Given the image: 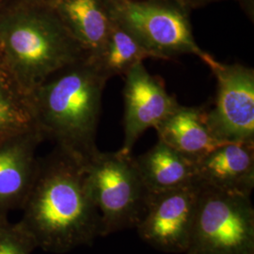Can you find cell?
Returning a JSON list of instances; mask_svg holds the SVG:
<instances>
[{
    "mask_svg": "<svg viewBox=\"0 0 254 254\" xmlns=\"http://www.w3.org/2000/svg\"><path fill=\"white\" fill-rule=\"evenodd\" d=\"M110 16L136 37L156 60L194 55L210 66L216 60L197 44L190 11L167 0H106Z\"/></svg>",
    "mask_w": 254,
    "mask_h": 254,
    "instance_id": "obj_4",
    "label": "cell"
},
{
    "mask_svg": "<svg viewBox=\"0 0 254 254\" xmlns=\"http://www.w3.org/2000/svg\"><path fill=\"white\" fill-rule=\"evenodd\" d=\"M209 67L217 78L213 106L205 108L212 135L221 144H254V69L218 61Z\"/></svg>",
    "mask_w": 254,
    "mask_h": 254,
    "instance_id": "obj_7",
    "label": "cell"
},
{
    "mask_svg": "<svg viewBox=\"0 0 254 254\" xmlns=\"http://www.w3.org/2000/svg\"><path fill=\"white\" fill-rule=\"evenodd\" d=\"M27 2H31V3H37V4H46L49 0H25Z\"/></svg>",
    "mask_w": 254,
    "mask_h": 254,
    "instance_id": "obj_20",
    "label": "cell"
},
{
    "mask_svg": "<svg viewBox=\"0 0 254 254\" xmlns=\"http://www.w3.org/2000/svg\"><path fill=\"white\" fill-rule=\"evenodd\" d=\"M36 241L21 221L11 222L0 213V254H32Z\"/></svg>",
    "mask_w": 254,
    "mask_h": 254,
    "instance_id": "obj_17",
    "label": "cell"
},
{
    "mask_svg": "<svg viewBox=\"0 0 254 254\" xmlns=\"http://www.w3.org/2000/svg\"><path fill=\"white\" fill-rule=\"evenodd\" d=\"M146 59H153V56L136 37L112 19L109 35L103 48L89 60L109 80L116 75L125 76L133 66L143 63Z\"/></svg>",
    "mask_w": 254,
    "mask_h": 254,
    "instance_id": "obj_15",
    "label": "cell"
},
{
    "mask_svg": "<svg viewBox=\"0 0 254 254\" xmlns=\"http://www.w3.org/2000/svg\"><path fill=\"white\" fill-rule=\"evenodd\" d=\"M85 58L47 4L0 0V64L27 94Z\"/></svg>",
    "mask_w": 254,
    "mask_h": 254,
    "instance_id": "obj_3",
    "label": "cell"
},
{
    "mask_svg": "<svg viewBox=\"0 0 254 254\" xmlns=\"http://www.w3.org/2000/svg\"><path fill=\"white\" fill-rule=\"evenodd\" d=\"M205 116V107H186L179 104L154 129L159 140L196 162L221 145L212 135Z\"/></svg>",
    "mask_w": 254,
    "mask_h": 254,
    "instance_id": "obj_13",
    "label": "cell"
},
{
    "mask_svg": "<svg viewBox=\"0 0 254 254\" xmlns=\"http://www.w3.org/2000/svg\"><path fill=\"white\" fill-rule=\"evenodd\" d=\"M35 125L30 95L0 64V140Z\"/></svg>",
    "mask_w": 254,
    "mask_h": 254,
    "instance_id": "obj_16",
    "label": "cell"
},
{
    "mask_svg": "<svg viewBox=\"0 0 254 254\" xmlns=\"http://www.w3.org/2000/svg\"><path fill=\"white\" fill-rule=\"evenodd\" d=\"M91 196L100 213L102 236L136 228L145 211L147 190L134 157L98 151L85 164Z\"/></svg>",
    "mask_w": 254,
    "mask_h": 254,
    "instance_id": "obj_5",
    "label": "cell"
},
{
    "mask_svg": "<svg viewBox=\"0 0 254 254\" xmlns=\"http://www.w3.org/2000/svg\"><path fill=\"white\" fill-rule=\"evenodd\" d=\"M200 187L197 184L149 193L145 211L136 225L140 238L169 254H184L190 241Z\"/></svg>",
    "mask_w": 254,
    "mask_h": 254,
    "instance_id": "obj_8",
    "label": "cell"
},
{
    "mask_svg": "<svg viewBox=\"0 0 254 254\" xmlns=\"http://www.w3.org/2000/svg\"><path fill=\"white\" fill-rule=\"evenodd\" d=\"M44 140L36 125L0 140V213L23 207L36 174L37 148Z\"/></svg>",
    "mask_w": 254,
    "mask_h": 254,
    "instance_id": "obj_10",
    "label": "cell"
},
{
    "mask_svg": "<svg viewBox=\"0 0 254 254\" xmlns=\"http://www.w3.org/2000/svg\"><path fill=\"white\" fill-rule=\"evenodd\" d=\"M200 187L190 241L185 254H254L251 195Z\"/></svg>",
    "mask_w": 254,
    "mask_h": 254,
    "instance_id": "obj_6",
    "label": "cell"
},
{
    "mask_svg": "<svg viewBox=\"0 0 254 254\" xmlns=\"http://www.w3.org/2000/svg\"><path fill=\"white\" fill-rule=\"evenodd\" d=\"M46 4L88 59L100 52L112 25L106 0H49Z\"/></svg>",
    "mask_w": 254,
    "mask_h": 254,
    "instance_id": "obj_12",
    "label": "cell"
},
{
    "mask_svg": "<svg viewBox=\"0 0 254 254\" xmlns=\"http://www.w3.org/2000/svg\"><path fill=\"white\" fill-rule=\"evenodd\" d=\"M250 18L254 19V0H238Z\"/></svg>",
    "mask_w": 254,
    "mask_h": 254,
    "instance_id": "obj_19",
    "label": "cell"
},
{
    "mask_svg": "<svg viewBox=\"0 0 254 254\" xmlns=\"http://www.w3.org/2000/svg\"><path fill=\"white\" fill-rule=\"evenodd\" d=\"M109 81L85 58L57 71L30 93L34 120L45 139L87 163L99 150L96 133Z\"/></svg>",
    "mask_w": 254,
    "mask_h": 254,
    "instance_id": "obj_2",
    "label": "cell"
},
{
    "mask_svg": "<svg viewBox=\"0 0 254 254\" xmlns=\"http://www.w3.org/2000/svg\"><path fill=\"white\" fill-rule=\"evenodd\" d=\"M134 159L149 193L176 190L195 183V162L159 139L145 154Z\"/></svg>",
    "mask_w": 254,
    "mask_h": 254,
    "instance_id": "obj_14",
    "label": "cell"
},
{
    "mask_svg": "<svg viewBox=\"0 0 254 254\" xmlns=\"http://www.w3.org/2000/svg\"><path fill=\"white\" fill-rule=\"evenodd\" d=\"M85 164L58 147L38 160L20 221L45 252L66 254L102 236Z\"/></svg>",
    "mask_w": 254,
    "mask_h": 254,
    "instance_id": "obj_1",
    "label": "cell"
},
{
    "mask_svg": "<svg viewBox=\"0 0 254 254\" xmlns=\"http://www.w3.org/2000/svg\"><path fill=\"white\" fill-rule=\"evenodd\" d=\"M195 183L201 187L252 195L254 144L218 146L195 162Z\"/></svg>",
    "mask_w": 254,
    "mask_h": 254,
    "instance_id": "obj_11",
    "label": "cell"
},
{
    "mask_svg": "<svg viewBox=\"0 0 254 254\" xmlns=\"http://www.w3.org/2000/svg\"><path fill=\"white\" fill-rule=\"evenodd\" d=\"M167 1L173 2L174 4L182 7L183 9L190 11L192 9L204 7L209 4L221 2V1H228V0H167ZM234 1H238V0H234Z\"/></svg>",
    "mask_w": 254,
    "mask_h": 254,
    "instance_id": "obj_18",
    "label": "cell"
},
{
    "mask_svg": "<svg viewBox=\"0 0 254 254\" xmlns=\"http://www.w3.org/2000/svg\"><path fill=\"white\" fill-rule=\"evenodd\" d=\"M125 78V139L119 151L131 154L146 130L157 127L179 103L167 91L162 78L149 73L143 63L133 66Z\"/></svg>",
    "mask_w": 254,
    "mask_h": 254,
    "instance_id": "obj_9",
    "label": "cell"
}]
</instances>
